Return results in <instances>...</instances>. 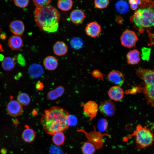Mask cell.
<instances>
[{
	"mask_svg": "<svg viewBox=\"0 0 154 154\" xmlns=\"http://www.w3.org/2000/svg\"><path fill=\"white\" fill-rule=\"evenodd\" d=\"M69 114L66 110L58 106H53L45 110L40 121L45 133L53 135L68 129L69 126L66 120Z\"/></svg>",
	"mask_w": 154,
	"mask_h": 154,
	"instance_id": "obj_1",
	"label": "cell"
},
{
	"mask_svg": "<svg viewBox=\"0 0 154 154\" xmlns=\"http://www.w3.org/2000/svg\"><path fill=\"white\" fill-rule=\"evenodd\" d=\"M34 15L35 23L41 31L48 33H53L57 31L60 14L56 9L49 5L36 7Z\"/></svg>",
	"mask_w": 154,
	"mask_h": 154,
	"instance_id": "obj_2",
	"label": "cell"
},
{
	"mask_svg": "<svg viewBox=\"0 0 154 154\" xmlns=\"http://www.w3.org/2000/svg\"><path fill=\"white\" fill-rule=\"evenodd\" d=\"M132 22L142 32L144 28L154 26V1L142 0L131 18Z\"/></svg>",
	"mask_w": 154,
	"mask_h": 154,
	"instance_id": "obj_3",
	"label": "cell"
},
{
	"mask_svg": "<svg viewBox=\"0 0 154 154\" xmlns=\"http://www.w3.org/2000/svg\"><path fill=\"white\" fill-rule=\"evenodd\" d=\"M134 137L137 147L141 149L151 145L154 141V135L149 128L139 125L133 133L125 137L123 140H128L132 137Z\"/></svg>",
	"mask_w": 154,
	"mask_h": 154,
	"instance_id": "obj_4",
	"label": "cell"
},
{
	"mask_svg": "<svg viewBox=\"0 0 154 154\" xmlns=\"http://www.w3.org/2000/svg\"><path fill=\"white\" fill-rule=\"evenodd\" d=\"M77 131L83 133L89 141L93 144L98 149H100L103 145V136L107 135V134H102L95 130L89 133L86 132L83 129L78 130Z\"/></svg>",
	"mask_w": 154,
	"mask_h": 154,
	"instance_id": "obj_5",
	"label": "cell"
},
{
	"mask_svg": "<svg viewBox=\"0 0 154 154\" xmlns=\"http://www.w3.org/2000/svg\"><path fill=\"white\" fill-rule=\"evenodd\" d=\"M138 40V37L135 32L129 30L123 31L120 38L121 45L128 48L134 46Z\"/></svg>",
	"mask_w": 154,
	"mask_h": 154,
	"instance_id": "obj_6",
	"label": "cell"
},
{
	"mask_svg": "<svg viewBox=\"0 0 154 154\" xmlns=\"http://www.w3.org/2000/svg\"><path fill=\"white\" fill-rule=\"evenodd\" d=\"M136 74L143 80L145 85H154V71L151 70L140 68L136 70Z\"/></svg>",
	"mask_w": 154,
	"mask_h": 154,
	"instance_id": "obj_7",
	"label": "cell"
},
{
	"mask_svg": "<svg viewBox=\"0 0 154 154\" xmlns=\"http://www.w3.org/2000/svg\"><path fill=\"white\" fill-rule=\"evenodd\" d=\"M98 106L95 102L90 101L84 105L83 111L84 114L89 118V121H91L96 116L98 112Z\"/></svg>",
	"mask_w": 154,
	"mask_h": 154,
	"instance_id": "obj_8",
	"label": "cell"
},
{
	"mask_svg": "<svg viewBox=\"0 0 154 154\" xmlns=\"http://www.w3.org/2000/svg\"><path fill=\"white\" fill-rule=\"evenodd\" d=\"M99 110L103 115L107 116H111L115 113L116 109L114 104L112 101L106 100L101 104Z\"/></svg>",
	"mask_w": 154,
	"mask_h": 154,
	"instance_id": "obj_9",
	"label": "cell"
},
{
	"mask_svg": "<svg viewBox=\"0 0 154 154\" xmlns=\"http://www.w3.org/2000/svg\"><path fill=\"white\" fill-rule=\"evenodd\" d=\"M7 110L9 114L13 117L20 115L23 111L22 105L15 100L11 101L8 103Z\"/></svg>",
	"mask_w": 154,
	"mask_h": 154,
	"instance_id": "obj_10",
	"label": "cell"
},
{
	"mask_svg": "<svg viewBox=\"0 0 154 154\" xmlns=\"http://www.w3.org/2000/svg\"><path fill=\"white\" fill-rule=\"evenodd\" d=\"M108 80L112 83L120 86L123 84L125 78L122 73L119 71L114 70L110 72L107 76Z\"/></svg>",
	"mask_w": 154,
	"mask_h": 154,
	"instance_id": "obj_11",
	"label": "cell"
},
{
	"mask_svg": "<svg viewBox=\"0 0 154 154\" xmlns=\"http://www.w3.org/2000/svg\"><path fill=\"white\" fill-rule=\"evenodd\" d=\"M101 30L100 26L95 22H92L89 23L85 29L86 34L92 37H95L98 36Z\"/></svg>",
	"mask_w": 154,
	"mask_h": 154,
	"instance_id": "obj_12",
	"label": "cell"
},
{
	"mask_svg": "<svg viewBox=\"0 0 154 154\" xmlns=\"http://www.w3.org/2000/svg\"><path fill=\"white\" fill-rule=\"evenodd\" d=\"M9 27L11 31L16 35H21L25 31L24 24L20 20H15L12 22L10 25Z\"/></svg>",
	"mask_w": 154,
	"mask_h": 154,
	"instance_id": "obj_13",
	"label": "cell"
},
{
	"mask_svg": "<svg viewBox=\"0 0 154 154\" xmlns=\"http://www.w3.org/2000/svg\"><path fill=\"white\" fill-rule=\"evenodd\" d=\"M109 97L115 101H119L123 97L124 92L122 88L119 86H116L110 88L108 92Z\"/></svg>",
	"mask_w": 154,
	"mask_h": 154,
	"instance_id": "obj_14",
	"label": "cell"
},
{
	"mask_svg": "<svg viewBox=\"0 0 154 154\" xmlns=\"http://www.w3.org/2000/svg\"><path fill=\"white\" fill-rule=\"evenodd\" d=\"M85 17L84 12L81 10L78 9L72 11L70 16L71 21L76 25L82 23Z\"/></svg>",
	"mask_w": 154,
	"mask_h": 154,
	"instance_id": "obj_15",
	"label": "cell"
},
{
	"mask_svg": "<svg viewBox=\"0 0 154 154\" xmlns=\"http://www.w3.org/2000/svg\"><path fill=\"white\" fill-rule=\"evenodd\" d=\"M143 90L147 104L154 107V85H145Z\"/></svg>",
	"mask_w": 154,
	"mask_h": 154,
	"instance_id": "obj_16",
	"label": "cell"
},
{
	"mask_svg": "<svg viewBox=\"0 0 154 154\" xmlns=\"http://www.w3.org/2000/svg\"><path fill=\"white\" fill-rule=\"evenodd\" d=\"M8 43L9 46L12 49L17 50L20 49L22 47L23 42L21 37L14 35L9 38Z\"/></svg>",
	"mask_w": 154,
	"mask_h": 154,
	"instance_id": "obj_17",
	"label": "cell"
},
{
	"mask_svg": "<svg viewBox=\"0 0 154 154\" xmlns=\"http://www.w3.org/2000/svg\"><path fill=\"white\" fill-rule=\"evenodd\" d=\"M140 52L137 49L129 51L126 55L127 63L132 65L138 64L140 60Z\"/></svg>",
	"mask_w": 154,
	"mask_h": 154,
	"instance_id": "obj_18",
	"label": "cell"
},
{
	"mask_svg": "<svg viewBox=\"0 0 154 154\" xmlns=\"http://www.w3.org/2000/svg\"><path fill=\"white\" fill-rule=\"evenodd\" d=\"M43 71L42 66L38 64H31L29 69V75L32 78H36L40 77L43 74Z\"/></svg>",
	"mask_w": 154,
	"mask_h": 154,
	"instance_id": "obj_19",
	"label": "cell"
},
{
	"mask_svg": "<svg viewBox=\"0 0 154 154\" xmlns=\"http://www.w3.org/2000/svg\"><path fill=\"white\" fill-rule=\"evenodd\" d=\"M68 47L66 44L62 41H58L53 46V51L55 54L58 56L65 55L67 52Z\"/></svg>",
	"mask_w": 154,
	"mask_h": 154,
	"instance_id": "obj_20",
	"label": "cell"
},
{
	"mask_svg": "<svg viewBox=\"0 0 154 154\" xmlns=\"http://www.w3.org/2000/svg\"><path fill=\"white\" fill-rule=\"evenodd\" d=\"M25 129L23 131L22 137L26 142L30 143L33 141L36 137V134L33 129L28 125L25 126Z\"/></svg>",
	"mask_w": 154,
	"mask_h": 154,
	"instance_id": "obj_21",
	"label": "cell"
},
{
	"mask_svg": "<svg viewBox=\"0 0 154 154\" xmlns=\"http://www.w3.org/2000/svg\"><path fill=\"white\" fill-rule=\"evenodd\" d=\"M44 67L49 70H53L56 69L58 65V62L55 58L52 56L46 57L43 60Z\"/></svg>",
	"mask_w": 154,
	"mask_h": 154,
	"instance_id": "obj_22",
	"label": "cell"
},
{
	"mask_svg": "<svg viewBox=\"0 0 154 154\" xmlns=\"http://www.w3.org/2000/svg\"><path fill=\"white\" fill-rule=\"evenodd\" d=\"M64 92V88L60 86L55 89L49 92L47 94V97L49 100H55L62 96Z\"/></svg>",
	"mask_w": 154,
	"mask_h": 154,
	"instance_id": "obj_23",
	"label": "cell"
},
{
	"mask_svg": "<svg viewBox=\"0 0 154 154\" xmlns=\"http://www.w3.org/2000/svg\"><path fill=\"white\" fill-rule=\"evenodd\" d=\"M15 62L14 58L9 57L4 58L2 62V66L5 70L10 71L13 70L15 66Z\"/></svg>",
	"mask_w": 154,
	"mask_h": 154,
	"instance_id": "obj_24",
	"label": "cell"
},
{
	"mask_svg": "<svg viewBox=\"0 0 154 154\" xmlns=\"http://www.w3.org/2000/svg\"><path fill=\"white\" fill-rule=\"evenodd\" d=\"M129 5L125 1L119 0L117 1L115 5L117 11L120 13H125L128 11Z\"/></svg>",
	"mask_w": 154,
	"mask_h": 154,
	"instance_id": "obj_25",
	"label": "cell"
},
{
	"mask_svg": "<svg viewBox=\"0 0 154 154\" xmlns=\"http://www.w3.org/2000/svg\"><path fill=\"white\" fill-rule=\"evenodd\" d=\"M73 2L71 0H59L57 2L58 7L64 11H67L70 9L73 6Z\"/></svg>",
	"mask_w": 154,
	"mask_h": 154,
	"instance_id": "obj_26",
	"label": "cell"
},
{
	"mask_svg": "<svg viewBox=\"0 0 154 154\" xmlns=\"http://www.w3.org/2000/svg\"><path fill=\"white\" fill-rule=\"evenodd\" d=\"M96 149L93 144L89 141H87L83 144L82 151L84 154H94Z\"/></svg>",
	"mask_w": 154,
	"mask_h": 154,
	"instance_id": "obj_27",
	"label": "cell"
},
{
	"mask_svg": "<svg viewBox=\"0 0 154 154\" xmlns=\"http://www.w3.org/2000/svg\"><path fill=\"white\" fill-rule=\"evenodd\" d=\"M65 140V136L63 132H57L53 135L52 142L57 146H59L62 145L64 142Z\"/></svg>",
	"mask_w": 154,
	"mask_h": 154,
	"instance_id": "obj_28",
	"label": "cell"
},
{
	"mask_svg": "<svg viewBox=\"0 0 154 154\" xmlns=\"http://www.w3.org/2000/svg\"><path fill=\"white\" fill-rule=\"evenodd\" d=\"M70 44L72 48L77 50L80 49L83 47L84 42L82 38L78 37H75L71 39Z\"/></svg>",
	"mask_w": 154,
	"mask_h": 154,
	"instance_id": "obj_29",
	"label": "cell"
},
{
	"mask_svg": "<svg viewBox=\"0 0 154 154\" xmlns=\"http://www.w3.org/2000/svg\"><path fill=\"white\" fill-rule=\"evenodd\" d=\"M18 102L21 105L24 106L29 105L31 99L29 96L25 93H21L17 96Z\"/></svg>",
	"mask_w": 154,
	"mask_h": 154,
	"instance_id": "obj_30",
	"label": "cell"
},
{
	"mask_svg": "<svg viewBox=\"0 0 154 154\" xmlns=\"http://www.w3.org/2000/svg\"><path fill=\"white\" fill-rule=\"evenodd\" d=\"M108 123L106 119L104 118L100 119L97 124V127L101 132L105 131L108 128Z\"/></svg>",
	"mask_w": 154,
	"mask_h": 154,
	"instance_id": "obj_31",
	"label": "cell"
},
{
	"mask_svg": "<svg viewBox=\"0 0 154 154\" xmlns=\"http://www.w3.org/2000/svg\"><path fill=\"white\" fill-rule=\"evenodd\" d=\"M109 3V1L108 0H96L94 1L95 7L99 9L106 8Z\"/></svg>",
	"mask_w": 154,
	"mask_h": 154,
	"instance_id": "obj_32",
	"label": "cell"
},
{
	"mask_svg": "<svg viewBox=\"0 0 154 154\" xmlns=\"http://www.w3.org/2000/svg\"><path fill=\"white\" fill-rule=\"evenodd\" d=\"M66 122L68 126H73L76 125L77 123V119L75 116L70 114L67 118Z\"/></svg>",
	"mask_w": 154,
	"mask_h": 154,
	"instance_id": "obj_33",
	"label": "cell"
},
{
	"mask_svg": "<svg viewBox=\"0 0 154 154\" xmlns=\"http://www.w3.org/2000/svg\"><path fill=\"white\" fill-rule=\"evenodd\" d=\"M51 0H33L34 5L36 7H43L48 5L51 2Z\"/></svg>",
	"mask_w": 154,
	"mask_h": 154,
	"instance_id": "obj_34",
	"label": "cell"
},
{
	"mask_svg": "<svg viewBox=\"0 0 154 154\" xmlns=\"http://www.w3.org/2000/svg\"><path fill=\"white\" fill-rule=\"evenodd\" d=\"M29 0H15L14 1L15 5L21 8H25L28 6L29 3Z\"/></svg>",
	"mask_w": 154,
	"mask_h": 154,
	"instance_id": "obj_35",
	"label": "cell"
},
{
	"mask_svg": "<svg viewBox=\"0 0 154 154\" xmlns=\"http://www.w3.org/2000/svg\"><path fill=\"white\" fill-rule=\"evenodd\" d=\"M142 58L144 60H148L150 54V49L143 48L142 49Z\"/></svg>",
	"mask_w": 154,
	"mask_h": 154,
	"instance_id": "obj_36",
	"label": "cell"
},
{
	"mask_svg": "<svg viewBox=\"0 0 154 154\" xmlns=\"http://www.w3.org/2000/svg\"><path fill=\"white\" fill-rule=\"evenodd\" d=\"M93 76L96 78L103 80V77L102 74L98 70H94L92 73Z\"/></svg>",
	"mask_w": 154,
	"mask_h": 154,
	"instance_id": "obj_37",
	"label": "cell"
},
{
	"mask_svg": "<svg viewBox=\"0 0 154 154\" xmlns=\"http://www.w3.org/2000/svg\"><path fill=\"white\" fill-rule=\"evenodd\" d=\"M129 3L130 5L131 8L133 10L136 11L139 7V5L136 3V0H129Z\"/></svg>",
	"mask_w": 154,
	"mask_h": 154,
	"instance_id": "obj_38",
	"label": "cell"
},
{
	"mask_svg": "<svg viewBox=\"0 0 154 154\" xmlns=\"http://www.w3.org/2000/svg\"><path fill=\"white\" fill-rule=\"evenodd\" d=\"M50 152L52 154H63L62 151L56 147H52L50 149Z\"/></svg>",
	"mask_w": 154,
	"mask_h": 154,
	"instance_id": "obj_39",
	"label": "cell"
},
{
	"mask_svg": "<svg viewBox=\"0 0 154 154\" xmlns=\"http://www.w3.org/2000/svg\"><path fill=\"white\" fill-rule=\"evenodd\" d=\"M17 59L18 63L22 66L25 64V61L23 56L21 54H19L17 57Z\"/></svg>",
	"mask_w": 154,
	"mask_h": 154,
	"instance_id": "obj_40",
	"label": "cell"
},
{
	"mask_svg": "<svg viewBox=\"0 0 154 154\" xmlns=\"http://www.w3.org/2000/svg\"><path fill=\"white\" fill-rule=\"evenodd\" d=\"M147 32L149 34V36L150 39V42L149 44V45L152 46L154 45V34H152L148 31Z\"/></svg>",
	"mask_w": 154,
	"mask_h": 154,
	"instance_id": "obj_41",
	"label": "cell"
},
{
	"mask_svg": "<svg viewBox=\"0 0 154 154\" xmlns=\"http://www.w3.org/2000/svg\"><path fill=\"white\" fill-rule=\"evenodd\" d=\"M36 84V88L38 90H41L43 88V84L39 82Z\"/></svg>",
	"mask_w": 154,
	"mask_h": 154,
	"instance_id": "obj_42",
	"label": "cell"
},
{
	"mask_svg": "<svg viewBox=\"0 0 154 154\" xmlns=\"http://www.w3.org/2000/svg\"><path fill=\"white\" fill-rule=\"evenodd\" d=\"M7 152V150L5 148L2 149L1 151V154H5Z\"/></svg>",
	"mask_w": 154,
	"mask_h": 154,
	"instance_id": "obj_43",
	"label": "cell"
},
{
	"mask_svg": "<svg viewBox=\"0 0 154 154\" xmlns=\"http://www.w3.org/2000/svg\"><path fill=\"white\" fill-rule=\"evenodd\" d=\"M5 37L6 36L4 34H2L1 35V38L2 39L5 38Z\"/></svg>",
	"mask_w": 154,
	"mask_h": 154,
	"instance_id": "obj_44",
	"label": "cell"
},
{
	"mask_svg": "<svg viewBox=\"0 0 154 154\" xmlns=\"http://www.w3.org/2000/svg\"><path fill=\"white\" fill-rule=\"evenodd\" d=\"M4 58V57L3 55L0 54V60H3Z\"/></svg>",
	"mask_w": 154,
	"mask_h": 154,
	"instance_id": "obj_45",
	"label": "cell"
},
{
	"mask_svg": "<svg viewBox=\"0 0 154 154\" xmlns=\"http://www.w3.org/2000/svg\"><path fill=\"white\" fill-rule=\"evenodd\" d=\"M0 51L3 52V49L2 46L1 45V44H0Z\"/></svg>",
	"mask_w": 154,
	"mask_h": 154,
	"instance_id": "obj_46",
	"label": "cell"
},
{
	"mask_svg": "<svg viewBox=\"0 0 154 154\" xmlns=\"http://www.w3.org/2000/svg\"></svg>",
	"mask_w": 154,
	"mask_h": 154,
	"instance_id": "obj_47",
	"label": "cell"
}]
</instances>
